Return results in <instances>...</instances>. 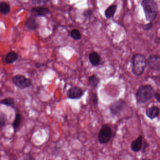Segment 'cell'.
I'll return each mask as SVG.
<instances>
[{
  "instance_id": "8",
  "label": "cell",
  "mask_w": 160,
  "mask_h": 160,
  "mask_svg": "<svg viewBox=\"0 0 160 160\" xmlns=\"http://www.w3.org/2000/svg\"><path fill=\"white\" fill-rule=\"evenodd\" d=\"M148 64L150 69L160 71V57L151 55L148 59Z\"/></svg>"
},
{
  "instance_id": "11",
  "label": "cell",
  "mask_w": 160,
  "mask_h": 160,
  "mask_svg": "<svg viewBox=\"0 0 160 160\" xmlns=\"http://www.w3.org/2000/svg\"><path fill=\"white\" fill-rule=\"evenodd\" d=\"M147 117L151 119H153L159 116L160 110L157 107L153 106L149 108H148L146 111Z\"/></svg>"
},
{
  "instance_id": "15",
  "label": "cell",
  "mask_w": 160,
  "mask_h": 160,
  "mask_svg": "<svg viewBox=\"0 0 160 160\" xmlns=\"http://www.w3.org/2000/svg\"><path fill=\"white\" fill-rule=\"evenodd\" d=\"M11 6L8 2H0V12L2 15H6L10 13Z\"/></svg>"
},
{
  "instance_id": "10",
  "label": "cell",
  "mask_w": 160,
  "mask_h": 160,
  "mask_svg": "<svg viewBox=\"0 0 160 160\" xmlns=\"http://www.w3.org/2000/svg\"><path fill=\"white\" fill-rule=\"evenodd\" d=\"M36 17L32 15L25 23V27L31 30H35L39 27V24L36 19Z\"/></svg>"
},
{
  "instance_id": "5",
  "label": "cell",
  "mask_w": 160,
  "mask_h": 160,
  "mask_svg": "<svg viewBox=\"0 0 160 160\" xmlns=\"http://www.w3.org/2000/svg\"><path fill=\"white\" fill-rule=\"evenodd\" d=\"M112 131L111 127L107 124L102 126L99 134L98 139L101 144H106L110 141L112 137Z\"/></svg>"
},
{
  "instance_id": "3",
  "label": "cell",
  "mask_w": 160,
  "mask_h": 160,
  "mask_svg": "<svg viewBox=\"0 0 160 160\" xmlns=\"http://www.w3.org/2000/svg\"><path fill=\"white\" fill-rule=\"evenodd\" d=\"M154 94V90L151 86L143 85L139 87L137 92V101L139 103H145L149 101Z\"/></svg>"
},
{
  "instance_id": "7",
  "label": "cell",
  "mask_w": 160,
  "mask_h": 160,
  "mask_svg": "<svg viewBox=\"0 0 160 160\" xmlns=\"http://www.w3.org/2000/svg\"><path fill=\"white\" fill-rule=\"evenodd\" d=\"M125 102L122 100H118L111 104L109 107L110 112L114 116L119 115L124 109Z\"/></svg>"
},
{
  "instance_id": "22",
  "label": "cell",
  "mask_w": 160,
  "mask_h": 160,
  "mask_svg": "<svg viewBox=\"0 0 160 160\" xmlns=\"http://www.w3.org/2000/svg\"><path fill=\"white\" fill-rule=\"evenodd\" d=\"M92 14H93V12L92 10L91 9H88L84 11V12L83 13V16L87 19H90L92 17Z\"/></svg>"
},
{
  "instance_id": "12",
  "label": "cell",
  "mask_w": 160,
  "mask_h": 160,
  "mask_svg": "<svg viewBox=\"0 0 160 160\" xmlns=\"http://www.w3.org/2000/svg\"><path fill=\"white\" fill-rule=\"evenodd\" d=\"M143 138L142 136H139L134 141L132 142L131 144L132 149L135 152L139 151L142 148Z\"/></svg>"
},
{
  "instance_id": "2",
  "label": "cell",
  "mask_w": 160,
  "mask_h": 160,
  "mask_svg": "<svg viewBox=\"0 0 160 160\" xmlns=\"http://www.w3.org/2000/svg\"><path fill=\"white\" fill-rule=\"evenodd\" d=\"M147 62L146 57L142 54L137 53L132 57V72L137 76H141L144 72L147 66Z\"/></svg>"
},
{
  "instance_id": "21",
  "label": "cell",
  "mask_w": 160,
  "mask_h": 160,
  "mask_svg": "<svg viewBox=\"0 0 160 160\" xmlns=\"http://www.w3.org/2000/svg\"><path fill=\"white\" fill-rule=\"evenodd\" d=\"M7 120V117H6V115L1 112V118H0V125H1V128L5 126Z\"/></svg>"
},
{
  "instance_id": "17",
  "label": "cell",
  "mask_w": 160,
  "mask_h": 160,
  "mask_svg": "<svg viewBox=\"0 0 160 160\" xmlns=\"http://www.w3.org/2000/svg\"><path fill=\"white\" fill-rule=\"evenodd\" d=\"M89 84L92 88H96L100 82V79L95 74L92 75L89 78Z\"/></svg>"
},
{
  "instance_id": "4",
  "label": "cell",
  "mask_w": 160,
  "mask_h": 160,
  "mask_svg": "<svg viewBox=\"0 0 160 160\" xmlns=\"http://www.w3.org/2000/svg\"><path fill=\"white\" fill-rule=\"evenodd\" d=\"M12 81L18 88L21 89L28 88L32 85L31 79L26 77L23 75H17L12 78Z\"/></svg>"
},
{
  "instance_id": "14",
  "label": "cell",
  "mask_w": 160,
  "mask_h": 160,
  "mask_svg": "<svg viewBox=\"0 0 160 160\" xmlns=\"http://www.w3.org/2000/svg\"><path fill=\"white\" fill-rule=\"evenodd\" d=\"M18 59V55L14 51H10L5 58V61L7 64H10L15 62Z\"/></svg>"
},
{
  "instance_id": "27",
  "label": "cell",
  "mask_w": 160,
  "mask_h": 160,
  "mask_svg": "<svg viewBox=\"0 0 160 160\" xmlns=\"http://www.w3.org/2000/svg\"><path fill=\"white\" fill-rule=\"evenodd\" d=\"M142 160H151V159H148V158H145V159H143Z\"/></svg>"
},
{
  "instance_id": "16",
  "label": "cell",
  "mask_w": 160,
  "mask_h": 160,
  "mask_svg": "<svg viewBox=\"0 0 160 160\" xmlns=\"http://www.w3.org/2000/svg\"><path fill=\"white\" fill-rule=\"evenodd\" d=\"M117 9V5H115V4L108 7L105 12V16L106 18L108 19L112 18L116 13Z\"/></svg>"
},
{
  "instance_id": "20",
  "label": "cell",
  "mask_w": 160,
  "mask_h": 160,
  "mask_svg": "<svg viewBox=\"0 0 160 160\" xmlns=\"http://www.w3.org/2000/svg\"><path fill=\"white\" fill-rule=\"evenodd\" d=\"M71 36L75 41H78L81 38V34L78 29H74L71 32Z\"/></svg>"
},
{
  "instance_id": "28",
  "label": "cell",
  "mask_w": 160,
  "mask_h": 160,
  "mask_svg": "<svg viewBox=\"0 0 160 160\" xmlns=\"http://www.w3.org/2000/svg\"><path fill=\"white\" fill-rule=\"evenodd\" d=\"M157 79H158V80H159V82H160V77H158V78H157Z\"/></svg>"
},
{
  "instance_id": "23",
  "label": "cell",
  "mask_w": 160,
  "mask_h": 160,
  "mask_svg": "<svg viewBox=\"0 0 160 160\" xmlns=\"http://www.w3.org/2000/svg\"><path fill=\"white\" fill-rule=\"evenodd\" d=\"M48 1H40V0H38V1H36V0H33L32 1V4L34 5H42V4H45Z\"/></svg>"
},
{
  "instance_id": "26",
  "label": "cell",
  "mask_w": 160,
  "mask_h": 160,
  "mask_svg": "<svg viewBox=\"0 0 160 160\" xmlns=\"http://www.w3.org/2000/svg\"><path fill=\"white\" fill-rule=\"evenodd\" d=\"M154 97H155V99L157 100V102H160V93L156 92L154 94Z\"/></svg>"
},
{
  "instance_id": "13",
  "label": "cell",
  "mask_w": 160,
  "mask_h": 160,
  "mask_svg": "<svg viewBox=\"0 0 160 160\" xmlns=\"http://www.w3.org/2000/svg\"><path fill=\"white\" fill-rule=\"evenodd\" d=\"M89 60L92 65L96 66L100 64L101 58L100 55L97 52H92L89 55Z\"/></svg>"
},
{
  "instance_id": "9",
  "label": "cell",
  "mask_w": 160,
  "mask_h": 160,
  "mask_svg": "<svg viewBox=\"0 0 160 160\" xmlns=\"http://www.w3.org/2000/svg\"><path fill=\"white\" fill-rule=\"evenodd\" d=\"M31 13L32 15L35 17H44L50 13V11L48 8L42 6L34 7L31 10Z\"/></svg>"
},
{
  "instance_id": "19",
  "label": "cell",
  "mask_w": 160,
  "mask_h": 160,
  "mask_svg": "<svg viewBox=\"0 0 160 160\" xmlns=\"http://www.w3.org/2000/svg\"><path fill=\"white\" fill-rule=\"evenodd\" d=\"M1 103L7 106L14 108L15 106L14 100L12 98H7L1 101Z\"/></svg>"
},
{
  "instance_id": "24",
  "label": "cell",
  "mask_w": 160,
  "mask_h": 160,
  "mask_svg": "<svg viewBox=\"0 0 160 160\" xmlns=\"http://www.w3.org/2000/svg\"><path fill=\"white\" fill-rule=\"evenodd\" d=\"M152 26H153L152 22H150L149 23H148V24H146V25H144L143 26V28L145 30H149L150 29H151L152 28Z\"/></svg>"
},
{
  "instance_id": "25",
  "label": "cell",
  "mask_w": 160,
  "mask_h": 160,
  "mask_svg": "<svg viewBox=\"0 0 160 160\" xmlns=\"http://www.w3.org/2000/svg\"><path fill=\"white\" fill-rule=\"evenodd\" d=\"M92 100L93 104L97 105V104H98V100L97 95L95 93L92 94Z\"/></svg>"
},
{
  "instance_id": "1",
  "label": "cell",
  "mask_w": 160,
  "mask_h": 160,
  "mask_svg": "<svg viewBox=\"0 0 160 160\" xmlns=\"http://www.w3.org/2000/svg\"><path fill=\"white\" fill-rule=\"evenodd\" d=\"M145 17L147 21L152 22L155 20L158 15V6L153 0H143L141 2Z\"/></svg>"
},
{
  "instance_id": "6",
  "label": "cell",
  "mask_w": 160,
  "mask_h": 160,
  "mask_svg": "<svg viewBox=\"0 0 160 160\" xmlns=\"http://www.w3.org/2000/svg\"><path fill=\"white\" fill-rule=\"evenodd\" d=\"M84 94V91L81 88L75 86L68 90L67 92V96L69 99L77 100L80 99Z\"/></svg>"
},
{
  "instance_id": "18",
  "label": "cell",
  "mask_w": 160,
  "mask_h": 160,
  "mask_svg": "<svg viewBox=\"0 0 160 160\" xmlns=\"http://www.w3.org/2000/svg\"><path fill=\"white\" fill-rule=\"evenodd\" d=\"M21 121H22V116L21 114L19 113H16L13 123V127L14 131L19 127L21 124Z\"/></svg>"
}]
</instances>
